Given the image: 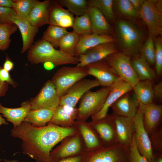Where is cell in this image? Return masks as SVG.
Wrapping results in <instances>:
<instances>
[{"instance_id": "obj_1", "label": "cell", "mask_w": 162, "mask_h": 162, "mask_svg": "<svg viewBox=\"0 0 162 162\" xmlns=\"http://www.w3.org/2000/svg\"><path fill=\"white\" fill-rule=\"evenodd\" d=\"M78 132L75 127L65 128L47 124L42 127H34L24 121L13 127L10 134L22 141V153L36 162H52V148L65 138Z\"/></svg>"}, {"instance_id": "obj_2", "label": "cell", "mask_w": 162, "mask_h": 162, "mask_svg": "<svg viewBox=\"0 0 162 162\" xmlns=\"http://www.w3.org/2000/svg\"><path fill=\"white\" fill-rule=\"evenodd\" d=\"M28 61L32 64L50 62L56 66L79 63L78 57L57 50L47 41L41 39L32 45L27 52Z\"/></svg>"}, {"instance_id": "obj_3", "label": "cell", "mask_w": 162, "mask_h": 162, "mask_svg": "<svg viewBox=\"0 0 162 162\" xmlns=\"http://www.w3.org/2000/svg\"><path fill=\"white\" fill-rule=\"evenodd\" d=\"M116 40L122 52L130 57L139 54L143 45L142 30L129 20L119 19L115 25Z\"/></svg>"}, {"instance_id": "obj_4", "label": "cell", "mask_w": 162, "mask_h": 162, "mask_svg": "<svg viewBox=\"0 0 162 162\" xmlns=\"http://www.w3.org/2000/svg\"><path fill=\"white\" fill-rule=\"evenodd\" d=\"M81 162H131L129 147L117 143L85 151Z\"/></svg>"}, {"instance_id": "obj_5", "label": "cell", "mask_w": 162, "mask_h": 162, "mask_svg": "<svg viewBox=\"0 0 162 162\" xmlns=\"http://www.w3.org/2000/svg\"><path fill=\"white\" fill-rule=\"evenodd\" d=\"M110 90V87H103L96 91L89 90L86 92L80 100L76 120L86 121L90 116L99 112Z\"/></svg>"}, {"instance_id": "obj_6", "label": "cell", "mask_w": 162, "mask_h": 162, "mask_svg": "<svg viewBox=\"0 0 162 162\" xmlns=\"http://www.w3.org/2000/svg\"><path fill=\"white\" fill-rule=\"evenodd\" d=\"M162 0H145L138 12V17L147 26L149 35H162Z\"/></svg>"}, {"instance_id": "obj_7", "label": "cell", "mask_w": 162, "mask_h": 162, "mask_svg": "<svg viewBox=\"0 0 162 162\" xmlns=\"http://www.w3.org/2000/svg\"><path fill=\"white\" fill-rule=\"evenodd\" d=\"M88 75L84 67H64L58 69L52 78L58 94L64 95L69 88L79 80Z\"/></svg>"}, {"instance_id": "obj_8", "label": "cell", "mask_w": 162, "mask_h": 162, "mask_svg": "<svg viewBox=\"0 0 162 162\" xmlns=\"http://www.w3.org/2000/svg\"><path fill=\"white\" fill-rule=\"evenodd\" d=\"M104 60L114 70L121 79L133 88L140 81L132 67L130 57L124 52L113 53Z\"/></svg>"}, {"instance_id": "obj_9", "label": "cell", "mask_w": 162, "mask_h": 162, "mask_svg": "<svg viewBox=\"0 0 162 162\" xmlns=\"http://www.w3.org/2000/svg\"><path fill=\"white\" fill-rule=\"evenodd\" d=\"M82 138L78 132L62 140L50 153L52 161L82 154L85 152Z\"/></svg>"}, {"instance_id": "obj_10", "label": "cell", "mask_w": 162, "mask_h": 162, "mask_svg": "<svg viewBox=\"0 0 162 162\" xmlns=\"http://www.w3.org/2000/svg\"><path fill=\"white\" fill-rule=\"evenodd\" d=\"M60 97L52 81H47L38 94L29 101L31 110L47 109L54 110L59 105Z\"/></svg>"}, {"instance_id": "obj_11", "label": "cell", "mask_w": 162, "mask_h": 162, "mask_svg": "<svg viewBox=\"0 0 162 162\" xmlns=\"http://www.w3.org/2000/svg\"><path fill=\"white\" fill-rule=\"evenodd\" d=\"M133 119L135 127V142L138 149L149 162L152 158L153 151L149 135L144 127L143 115L139 106Z\"/></svg>"}, {"instance_id": "obj_12", "label": "cell", "mask_w": 162, "mask_h": 162, "mask_svg": "<svg viewBox=\"0 0 162 162\" xmlns=\"http://www.w3.org/2000/svg\"><path fill=\"white\" fill-rule=\"evenodd\" d=\"M85 67L88 75L95 77L100 86L103 87H110L121 79L114 70L104 60L89 64Z\"/></svg>"}, {"instance_id": "obj_13", "label": "cell", "mask_w": 162, "mask_h": 162, "mask_svg": "<svg viewBox=\"0 0 162 162\" xmlns=\"http://www.w3.org/2000/svg\"><path fill=\"white\" fill-rule=\"evenodd\" d=\"M100 86L96 79H82L68 89L66 93L60 97L59 105L75 107L83 95L90 89Z\"/></svg>"}, {"instance_id": "obj_14", "label": "cell", "mask_w": 162, "mask_h": 162, "mask_svg": "<svg viewBox=\"0 0 162 162\" xmlns=\"http://www.w3.org/2000/svg\"><path fill=\"white\" fill-rule=\"evenodd\" d=\"M133 90L130 84L122 79L114 84L110 87V92L102 108L91 116L92 121L99 120L106 117L111 106L121 97Z\"/></svg>"}, {"instance_id": "obj_15", "label": "cell", "mask_w": 162, "mask_h": 162, "mask_svg": "<svg viewBox=\"0 0 162 162\" xmlns=\"http://www.w3.org/2000/svg\"><path fill=\"white\" fill-rule=\"evenodd\" d=\"M115 126L117 142L129 147L135 133L133 118L111 114Z\"/></svg>"}, {"instance_id": "obj_16", "label": "cell", "mask_w": 162, "mask_h": 162, "mask_svg": "<svg viewBox=\"0 0 162 162\" xmlns=\"http://www.w3.org/2000/svg\"><path fill=\"white\" fill-rule=\"evenodd\" d=\"M118 52L115 43L102 44L92 47L79 56V63L76 65L84 67L94 62L104 60L110 54Z\"/></svg>"}, {"instance_id": "obj_17", "label": "cell", "mask_w": 162, "mask_h": 162, "mask_svg": "<svg viewBox=\"0 0 162 162\" xmlns=\"http://www.w3.org/2000/svg\"><path fill=\"white\" fill-rule=\"evenodd\" d=\"M98 135L104 146L118 143L114 122L111 114L96 121L88 122Z\"/></svg>"}, {"instance_id": "obj_18", "label": "cell", "mask_w": 162, "mask_h": 162, "mask_svg": "<svg viewBox=\"0 0 162 162\" xmlns=\"http://www.w3.org/2000/svg\"><path fill=\"white\" fill-rule=\"evenodd\" d=\"M143 116L144 128L148 135L158 127L162 117V105L153 103L146 104L139 103Z\"/></svg>"}, {"instance_id": "obj_19", "label": "cell", "mask_w": 162, "mask_h": 162, "mask_svg": "<svg viewBox=\"0 0 162 162\" xmlns=\"http://www.w3.org/2000/svg\"><path fill=\"white\" fill-rule=\"evenodd\" d=\"M74 18L72 14L62 8L56 1H50L48 24L65 28H72Z\"/></svg>"}, {"instance_id": "obj_20", "label": "cell", "mask_w": 162, "mask_h": 162, "mask_svg": "<svg viewBox=\"0 0 162 162\" xmlns=\"http://www.w3.org/2000/svg\"><path fill=\"white\" fill-rule=\"evenodd\" d=\"M74 126L82 138L85 151L94 150L104 146L97 132L88 122L76 120Z\"/></svg>"}, {"instance_id": "obj_21", "label": "cell", "mask_w": 162, "mask_h": 162, "mask_svg": "<svg viewBox=\"0 0 162 162\" xmlns=\"http://www.w3.org/2000/svg\"><path fill=\"white\" fill-rule=\"evenodd\" d=\"M19 28L22 36V46L21 53H23L30 48L34 38L38 31V28L32 25L26 18L16 14L10 21Z\"/></svg>"}, {"instance_id": "obj_22", "label": "cell", "mask_w": 162, "mask_h": 162, "mask_svg": "<svg viewBox=\"0 0 162 162\" xmlns=\"http://www.w3.org/2000/svg\"><path fill=\"white\" fill-rule=\"evenodd\" d=\"M77 108L68 106L59 105L54 110L47 124L65 128L74 126L76 119Z\"/></svg>"}, {"instance_id": "obj_23", "label": "cell", "mask_w": 162, "mask_h": 162, "mask_svg": "<svg viewBox=\"0 0 162 162\" xmlns=\"http://www.w3.org/2000/svg\"><path fill=\"white\" fill-rule=\"evenodd\" d=\"M116 41L111 35H98L92 33L79 35L75 49V55L79 56L89 49L99 44Z\"/></svg>"}, {"instance_id": "obj_24", "label": "cell", "mask_w": 162, "mask_h": 162, "mask_svg": "<svg viewBox=\"0 0 162 162\" xmlns=\"http://www.w3.org/2000/svg\"><path fill=\"white\" fill-rule=\"evenodd\" d=\"M129 92L121 97L111 106L112 112L130 118L135 116L139 108V103L135 96L130 95Z\"/></svg>"}, {"instance_id": "obj_25", "label": "cell", "mask_w": 162, "mask_h": 162, "mask_svg": "<svg viewBox=\"0 0 162 162\" xmlns=\"http://www.w3.org/2000/svg\"><path fill=\"white\" fill-rule=\"evenodd\" d=\"M50 1H38L29 12L27 19L33 26L39 28L49 23V6Z\"/></svg>"}, {"instance_id": "obj_26", "label": "cell", "mask_w": 162, "mask_h": 162, "mask_svg": "<svg viewBox=\"0 0 162 162\" xmlns=\"http://www.w3.org/2000/svg\"><path fill=\"white\" fill-rule=\"evenodd\" d=\"M92 33L98 35H111L113 30L108 21L100 10L95 7H88Z\"/></svg>"}, {"instance_id": "obj_27", "label": "cell", "mask_w": 162, "mask_h": 162, "mask_svg": "<svg viewBox=\"0 0 162 162\" xmlns=\"http://www.w3.org/2000/svg\"><path fill=\"white\" fill-rule=\"evenodd\" d=\"M31 110V105L28 101L22 102L20 107L15 108L5 107L0 103V113L13 124V127L19 125L24 121Z\"/></svg>"}, {"instance_id": "obj_28", "label": "cell", "mask_w": 162, "mask_h": 162, "mask_svg": "<svg viewBox=\"0 0 162 162\" xmlns=\"http://www.w3.org/2000/svg\"><path fill=\"white\" fill-rule=\"evenodd\" d=\"M131 61L133 69L140 81H154L156 78V73L142 56L139 54L132 57Z\"/></svg>"}, {"instance_id": "obj_29", "label": "cell", "mask_w": 162, "mask_h": 162, "mask_svg": "<svg viewBox=\"0 0 162 162\" xmlns=\"http://www.w3.org/2000/svg\"><path fill=\"white\" fill-rule=\"evenodd\" d=\"M152 82L140 81L133 88L134 96L139 103L146 104L153 103L154 98Z\"/></svg>"}, {"instance_id": "obj_30", "label": "cell", "mask_w": 162, "mask_h": 162, "mask_svg": "<svg viewBox=\"0 0 162 162\" xmlns=\"http://www.w3.org/2000/svg\"><path fill=\"white\" fill-rule=\"evenodd\" d=\"M53 112V110L47 109L31 110L24 121L35 127H43L50 121Z\"/></svg>"}, {"instance_id": "obj_31", "label": "cell", "mask_w": 162, "mask_h": 162, "mask_svg": "<svg viewBox=\"0 0 162 162\" xmlns=\"http://www.w3.org/2000/svg\"><path fill=\"white\" fill-rule=\"evenodd\" d=\"M68 32L66 28L50 25L44 32L41 39L47 41L56 49L58 47L61 40Z\"/></svg>"}, {"instance_id": "obj_32", "label": "cell", "mask_w": 162, "mask_h": 162, "mask_svg": "<svg viewBox=\"0 0 162 162\" xmlns=\"http://www.w3.org/2000/svg\"><path fill=\"white\" fill-rule=\"evenodd\" d=\"M88 7L98 9L108 22H112L114 19L113 11L114 1L112 0H88Z\"/></svg>"}, {"instance_id": "obj_33", "label": "cell", "mask_w": 162, "mask_h": 162, "mask_svg": "<svg viewBox=\"0 0 162 162\" xmlns=\"http://www.w3.org/2000/svg\"><path fill=\"white\" fill-rule=\"evenodd\" d=\"M79 35L73 31L69 32L61 40L59 50L67 54L75 56V49L79 41Z\"/></svg>"}, {"instance_id": "obj_34", "label": "cell", "mask_w": 162, "mask_h": 162, "mask_svg": "<svg viewBox=\"0 0 162 162\" xmlns=\"http://www.w3.org/2000/svg\"><path fill=\"white\" fill-rule=\"evenodd\" d=\"M62 7H66L68 10L76 16H81L88 10V6L86 0H57Z\"/></svg>"}, {"instance_id": "obj_35", "label": "cell", "mask_w": 162, "mask_h": 162, "mask_svg": "<svg viewBox=\"0 0 162 162\" xmlns=\"http://www.w3.org/2000/svg\"><path fill=\"white\" fill-rule=\"evenodd\" d=\"M17 26L12 22L0 23V50L4 51L9 47L10 35L16 32Z\"/></svg>"}, {"instance_id": "obj_36", "label": "cell", "mask_w": 162, "mask_h": 162, "mask_svg": "<svg viewBox=\"0 0 162 162\" xmlns=\"http://www.w3.org/2000/svg\"><path fill=\"white\" fill-rule=\"evenodd\" d=\"M72 28L73 31L79 35L92 33L91 22L88 10L84 14L76 16L74 18Z\"/></svg>"}, {"instance_id": "obj_37", "label": "cell", "mask_w": 162, "mask_h": 162, "mask_svg": "<svg viewBox=\"0 0 162 162\" xmlns=\"http://www.w3.org/2000/svg\"><path fill=\"white\" fill-rule=\"evenodd\" d=\"M155 49L153 37L149 35L141 47L139 54L150 64H155Z\"/></svg>"}, {"instance_id": "obj_38", "label": "cell", "mask_w": 162, "mask_h": 162, "mask_svg": "<svg viewBox=\"0 0 162 162\" xmlns=\"http://www.w3.org/2000/svg\"><path fill=\"white\" fill-rule=\"evenodd\" d=\"M114 2L118 11L122 16L130 19L138 17V11L134 8L129 0H117Z\"/></svg>"}, {"instance_id": "obj_39", "label": "cell", "mask_w": 162, "mask_h": 162, "mask_svg": "<svg viewBox=\"0 0 162 162\" xmlns=\"http://www.w3.org/2000/svg\"><path fill=\"white\" fill-rule=\"evenodd\" d=\"M38 0H13L12 8L16 14L26 18L31 9Z\"/></svg>"}, {"instance_id": "obj_40", "label": "cell", "mask_w": 162, "mask_h": 162, "mask_svg": "<svg viewBox=\"0 0 162 162\" xmlns=\"http://www.w3.org/2000/svg\"><path fill=\"white\" fill-rule=\"evenodd\" d=\"M153 38L155 49V73L158 76H159L162 72V40L161 37Z\"/></svg>"}, {"instance_id": "obj_41", "label": "cell", "mask_w": 162, "mask_h": 162, "mask_svg": "<svg viewBox=\"0 0 162 162\" xmlns=\"http://www.w3.org/2000/svg\"><path fill=\"white\" fill-rule=\"evenodd\" d=\"M153 151L162 153V129L158 127L149 135Z\"/></svg>"}, {"instance_id": "obj_42", "label": "cell", "mask_w": 162, "mask_h": 162, "mask_svg": "<svg viewBox=\"0 0 162 162\" xmlns=\"http://www.w3.org/2000/svg\"><path fill=\"white\" fill-rule=\"evenodd\" d=\"M131 162H148L147 159L139 152L135 142L134 134L129 147Z\"/></svg>"}, {"instance_id": "obj_43", "label": "cell", "mask_w": 162, "mask_h": 162, "mask_svg": "<svg viewBox=\"0 0 162 162\" xmlns=\"http://www.w3.org/2000/svg\"><path fill=\"white\" fill-rule=\"evenodd\" d=\"M16 15L13 8L0 7V23L10 22L12 18Z\"/></svg>"}, {"instance_id": "obj_44", "label": "cell", "mask_w": 162, "mask_h": 162, "mask_svg": "<svg viewBox=\"0 0 162 162\" xmlns=\"http://www.w3.org/2000/svg\"><path fill=\"white\" fill-rule=\"evenodd\" d=\"M0 82H6L14 87H16L17 85V83L11 78L9 72L1 66H0Z\"/></svg>"}, {"instance_id": "obj_45", "label": "cell", "mask_w": 162, "mask_h": 162, "mask_svg": "<svg viewBox=\"0 0 162 162\" xmlns=\"http://www.w3.org/2000/svg\"><path fill=\"white\" fill-rule=\"evenodd\" d=\"M154 99L159 103L162 101V81L153 86Z\"/></svg>"}, {"instance_id": "obj_46", "label": "cell", "mask_w": 162, "mask_h": 162, "mask_svg": "<svg viewBox=\"0 0 162 162\" xmlns=\"http://www.w3.org/2000/svg\"><path fill=\"white\" fill-rule=\"evenodd\" d=\"M83 154L52 162H81Z\"/></svg>"}, {"instance_id": "obj_47", "label": "cell", "mask_w": 162, "mask_h": 162, "mask_svg": "<svg viewBox=\"0 0 162 162\" xmlns=\"http://www.w3.org/2000/svg\"><path fill=\"white\" fill-rule=\"evenodd\" d=\"M14 64L10 59L6 56L3 64V68L8 72L11 71L14 68Z\"/></svg>"}, {"instance_id": "obj_48", "label": "cell", "mask_w": 162, "mask_h": 162, "mask_svg": "<svg viewBox=\"0 0 162 162\" xmlns=\"http://www.w3.org/2000/svg\"><path fill=\"white\" fill-rule=\"evenodd\" d=\"M145 0H129L134 8L138 11L140 8Z\"/></svg>"}, {"instance_id": "obj_49", "label": "cell", "mask_w": 162, "mask_h": 162, "mask_svg": "<svg viewBox=\"0 0 162 162\" xmlns=\"http://www.w3.org/2000/svg\"><path fill=\"white\" fill-rule=\"evenodd\" d=\"M9 88L8 84L0 82V97L4 96Z\"/></svg>"}, {"instance_id": "obj_50", "label": "cell", "mask_w": 162, "mask_h": 162, "mask_svg": "<svg viewBox=\"0 0 162 162\" xmlns=\"http://www.w3.org/2000/svg\"><path fill=\"white\" fill-rule=\"evenodd\" d=\"M149 162H162V153L153 152L152 158Z\"/></svg>"}, {"instance_id": "obj_51", "label": "cell", "mask_w": 162, "mask_h": 162, "mask_svg": "<svg viewBox=\"0 0 162 162\" xmlns=\"http://www.w3.org/2000/svg\"><path fill=\"white\" fill-rule=\"evenodd\" d=\"M13 0H0V7L12 8Z\"/></svg>"}, {"instance_id": "obj_52", "label": "cell", "mask_w": 162, "mask_h": 162, "mask_svg": "<svg viewBox=\"0 0 162 162\" xmlns=\"http://www.w3.org/2000/svg\"><path fill=\"white\" fill-rule=\"evenodd\" d=\"M44 63V68L47 70L51 69L54 67V65L52 63L50 62H46Z\"/></svg>"}, {"instance_id": "obj_53", "label": "cell", "mask_w": 162, "mask_h": 162, "mask_svg": "<svg viewBox=\"0 0 162 162\" xmlns=\"http://www.w3.org/2000/svg\"><path fill=\"white\" fill-rule=\"evenodd\" d=\"M8 124L9 123L7 122L5 119L0 115V125L2 124L8 125Z\"/></svg>"}, {"instance_id": "obj_54", "label": "cell", "mask_w": 162, "mask_h": 162, "mask_svg": "<svg viewBox=\"0 0 162 162\" xmlns=\"http://www.w3.org/2000/svg\"><path fill=\"white\" fill-rule=\"evenodd\" d=\"M4 161L5 162H19V161L16 160H8L5 159Z\"/></svg>"}]
</instances>
